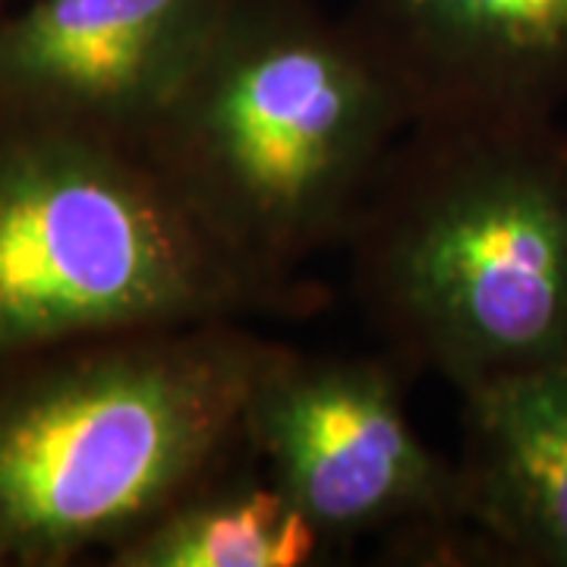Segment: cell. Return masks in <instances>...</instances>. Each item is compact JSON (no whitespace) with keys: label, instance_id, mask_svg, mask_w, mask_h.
<instances>
[{"label":"cell","instance_id":"obj_2","mask_svg":"<svg viewBox=\"0 0 567 567\" xmlns=\"http://www.w3.org/2000/svg\"><path fill=\"white\" fill-rule=\"evenodd\" d=\"M416 102L357 17L234 0L142 140L189 205L262 271L300 281L347 234Z\"/></svg>","mask_w":567,"mask_h":567},{"label":"cell","instance_id":"obj_10","mask_svg":"<svg viewBox=\"0 0 567 567\" xmlns=\"http://www.w3.org/2000/svg\"><path fill=\"white\" fill-rule=\"evenodd\" d=\"M0 3H3V0H0Z\"/></svg>","mask_w":567,"mask_h":567},{"label":"cell","instance_id":"obj_7","mask_svg":"<svg viewBox=\"0 0 567 567\" xmlns=\"http://www.w3.org/2000/svg\"><path fill=\"white\" fill-rule=\"evenodd\" d=\"M423 117H536L567 92V0H360Z\"/></svg>","mask_w":567,"mask_h":567},{"label":"cell","instance_id":"obj_6","mask_svg":"<svg viewBox=\"0 0 567 567\" xmlns=\"http://www.w3.org/2000/svg\"><path fill=\"white\" fill-rule=\"evenodd\" d=\"M234 0H32L0 22V114L142 136Z\"/></svg>","mask_w":567,"mask_h":567},{"label":"cell","instance_id":"obj_3","mask_svg":"<svg viewBox=\"0 0 567 567\" xmlns=\"http://www.w3.org/2000/svg\"><path fill=\"white\" fill-rule=\"evenodd\" d=\"M278 347L246 322H199L0 360V567L107 555L234 464Z\"/></svg>","mask_w":567,"mask_h":567},{"label":"cell","instance_id":"obj_8","mask_svg":"<svg viewBox=\"0 0 567 567\" xmlns=\"http://www.w3.org/2000/svg\"><path fill=\"white\" fill-rule=\"evenodd\" d=\"M461 394V527L529 561L567 567V353Z\"/></svg>","mask_w":567,"mask_h":567},{"label":"cell","instance_id":"obj_1","mask_svg":"<svg viewBox=\"0 0 567 567\" xmlns=\"http://www.w3.org/2000/svg\"><path fill=\"white\" fill-rule=\"evenodd\" d=\"M391 357L464 388L567 353V140L536 117H423L347 234Z\"/></svg>","mask_w":567,"mask_h":567},{"label":"cell","instance_id":"obj_5","mask_svg":"<svg viewBox=\"0 0 567 567\" xmlns=\"http://www.w3.org/2000/svg\"><path fill=\"white\" fill-rule=\"evenodd\" d=\"M244 445L328 546L372 533L445 543L461 527L454 464L420 439L385 360L281 344L246 404Z\"/></svg>","mask_w":567,"mask_h":567},{"label":"cell","instance_id":"obj_9","mask_svg":"<svg viewBox=\"0 0 567 567\" xmlns=\"http://www.w3.org/2000/svg\"><path fill=\"white\" fill-rule=\"evenodd\" d=\"M324 536L268 476L227 464L107 551L111 567H306Z\"/></svg>","mask_w":567,"mask_h":567},{"label":"cell","instance_id":"obj_4","mask_svg":"<svg viewBox=\"0 0 567 567\" xmlns=\"http://www.w3.org/2000/svg\"><path fill=\"white\" fill-rule=\"evenodd\" d=\"M322 306V290L275 278L227 244L142 136L0 114V360Z\"/></svg>","mask_w":567,"mask_h":567}]
</instances>
